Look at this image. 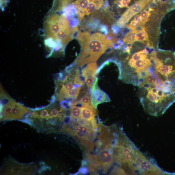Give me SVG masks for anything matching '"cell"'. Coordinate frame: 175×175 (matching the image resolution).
<instances>
[{
  "label": "cell",
  "mask_w": 175,
  "mask_h": 175,
  "mask_svg": "<svg viewBox=\"0 0 175 175\" xmlns=\"http://www.w3.org/2000/svg\"><path fill=\"white\" fill-rule=\"evenodd\" d=\"M134 38L135 41H139L144 43L149 41L148 34L145 31V29L136 33L135 35Z\"/></svg>",
  "instance_id": "cell-11"
},
{
  "label": "cell",
  "mask_w": 175,
  "mask_h": 175,
  "mask_svg": "<svg viewBox=\"0 0 175 175\" xmlns=\"http://www.w3.org/2000/svg\"><path fill=\"white\" fill-rule=\"evenodd\" d=\"M9 1V0H1V8L2 11L5 8Z\"/></svg>",
  "instance_id": "cell-17"
},
{
  "label": "cell",
  "mask_w": 175,
  "mask_h": 175,
  "mask_svg": "<svg viewBox=\"0 0 175 175\" xmlns=\"http://www.w3.org/2000/svg\"><path fill=\"white\" fill-rule=\"evenodd\" d=\"M45 44L50 52L47 57L53 56L73 39L78 29L73 28L70 21L63 13H48L43 23Z\"/></svg>",
  "instance_id": "cell-1"
},
{
  "label": "cell",
  "mask_w": 175,
  "mask_h": 175,
  "mask_svg": "<svg viewBox=\"0 0 175 175\" xmlns=\"http://www.w3.org/2000/svg\"><path fill=\"white\" fill-rule=\"evenodd\" d=\"M169 1V0H159V2L160 3L166 4Z\"/></svg>",
  "instance_id": "cell-21"
},
{
  "label": "cell",
  "mask_w": 175,
  "mask_h": 175,
  "mask_svg": "<svg viewBox=\"0 0 175 175\" xmlns=\"http://www.w3.org/2000/svg\"><path fill=\"white\" fill-rule=\"evenodd\" d=\"M133 20L137 22L139 24L142 21V19L141 18V16L139 15H137L135 16Z\"/></svg>",
  "instance_id": "cell-19"
},
{
  "label": "cell",
  "mask_w": 175,
  "mask_h": 175,
  "mask_svg": "<svg viewBox=\"0 0 175 175\" xmlns=\"http://www.w3.org/2000/svg\"><path fill=\"white\" fill-rule=\"evenodd\" d=\"M98 81V78L96 77L91 89L92 103L94 108L96 109L99 104L111 101L108 95L100 88Z\"/></svg>",
  "instance_id": "cell-5"
},
{
  "label": "cell",
  "mask_w": 175,
  "mask_h": 175,
  "mask_svg": "<svg viewBox=\"0 0 175 175\" xmlns=\"http://www.w3.org/2000/svg\"><path fill=\"white\" fill-rule=\"evenodd\" d=\"M99 30L101 32L103 33L105 35H107L108 33V26L106 25H101L99 28Z\"/></svg>",
  "instance_id": "cell-16"
},
{
  "label": "cell",
  "mask_w": 175,
  "mask_h": 175,
  "mask_svg": "<svg viewBox=\"0 0 175 175\" xmlns=\"http://www.w3.org/2000/svg\"><path fill=\"white\" fill-rule=\"evenodd\" d=\"M135 34L132 30L130 32L126 34L124 38L123 43L126 45L129 43L132 44L134 43L135 42L134 38Z\"/></svg>",
  "instance_id": "cell-13"
},
{
  "label": "cell",
  "mask_w": 175,
  "mask_h": 175,
  "mask_svg": "<svg viewBox=\"0 0 175 175\" xmlns=\"http://www.w3.org/2000/svg\"><path fill=\"white\" fill-rule=\"evenodd\" d=\"M79 102L82 106L87 107L88 108L92 109V110L97 111L96 109L94 108L92 105L90 91L89 90L87 92L84 96L80 99Z\"/></svg>",
  "instance_id": "cell-10"
},
{
  "label": "cell",
  "mask_w": 175,
  "mask_h": 175,
  "mask_svg": "<svg viewBox=\"0 0 175 175\" xmlns=\"http://www.w3.org/2000/svg\"><path fill=\"white\" fill-rule=\"evenodd\" d=\"M139 25V23L134 20L131 21L130 23L128 25H126V26L130 28L131 30H134L136 27Z\"/></svg>",
  "instance_id": "cell-15"
},
{
  "label": "cell",
  "mask_w": 175,
  "mask_h": 175,
  "mask_svg": "<svg viewBox=\"0 0 175 175\" xmlns=\"http://www.w3.org/2000/svg\"><path fill=\"white\" fill-rule=\"evenodd\" d=\"M104 4V0H91L85 9L77 15L79 21H81L84 17L100 9Z\"/></svg>",
  "instance_id": "cell-7"
},
{
  "label": "cell",
  "mask_w": 175,
  "mask_h": 175,
  "mask_svg": "<svg viewBox=\"0 0 175 175\" xmlns=\"http://www.w3.org/2000/svg\"><path fill=\"white\" fill-rule=\"evenodd\" d=\"M79 172L82 174H86L87 172V169L86 167H83L80 169Z\"/></svg>",
  "instance_id": "cell-20"
},
{
  "label": "cell",
  "mask_w": 175,
  "mask_h": 175,
  "mask_svg": "<svg viewBox=\"0 0 175 175\" xmlns=\"http://www.w3.org/2000/svg\"><path fill=\"white\" fill-rule=\"evenodd\" d=\"M97 154L95 156V163L99 169L106 171L113 163L114 160L113 146L97 145Z\"/></svg>",
  "instance_id": "cell-3"
},
{
  "label": "cell",
  "mask_w": 175,
  "mask_h": 175,
  "mask_svg": "<svg viewBox=\"0 0 175 175\" xmlns=\"http://www.w3.org/2000/svg\"><path fill=\"white\" fill-rule=\"evenodd\" d=\"M71 115L70 116L71 119H79L81 116V109L79 107L76 106H72L71 107Z\"/></svg>",
  "instance_id": "cell-12"
},
{
  "label": "cell",
  "mask_w": 175,
  "mask_h": 175,
  "mask_svg": "<svg viewBox=\"0 0 175 175\" xmlns=\"http://www.w3.org/2000/svg\"><path fill=\"white\" fill-rule=\"evenodd\" d=\"M80 108L81 111V118L82 120L85 122L97 125L95 118L97 111L84 106Z\"/></svg>",
  "instance_id": "cell-8"
},
{
  "label": "cell",
  "mask_w": 175,
  "mask_h": 175,
  "mask_svg": "<svg viewBox=\"0 0 175 175\" xmlns=\"http://www.w3.org/2000/svg\"><path fill=\"white\" fill-rule=\"evenodd\" d=\"M97 67L96 62H92L82 68L81 71V75L84 79L88 89L90 91L96 79Z\"/></svg>",
  "instance_id": "cell-6"
},
{
  "label": "cell",
  "mask_w": 175,
  "mask_h": 175,
  "mask_svg": "<svg viewBox=\"0 0 175 175\" xmlns=\"http://www.w3.org/2000/svg\"><path fill=\"white\" fill-rule=\"evenodd\" d=\"M152 0H139L129 8L122 16L116 23V25L122 28L130 19L142 11L146 5Z\"/></svg>",
  "instance_id": "cell-4"
},
{
  "label": "cell",
  "mask_w": 175,
  "mask_h": 175,
  "mask_svg": "<svg viewBox=\"0 0 175 175\" xmlns=\"http://www.w3.org/2000/svg\"><path fill=\"white\" fill-rule=\"evenodd\" d=\"M76 38L81 47V52L73 62L77 67L97 61L109 48L113 47L112 40L101 33L80 31Z\"/></svg>",
  "instance_id": "cell-2"
},
{
  "label": "cell",
  "mask_w": 175,
  "mask_h": 175,
  "mask_svg": "<svg viewBox=\"0 0 175 175\" xmlns=\"http://www.w3.org/2000/svg\"><path fill=\"white\" fill-rule=\"evenodd\" d=\"M131 0H116L114 1L115 4L120 8H129L128 5Z\"/></svg>",
  "instance_id": "cell-14"
},
{
  "label": "cell",
  "mask_w": 175,
  "mask_h": 175,
  "mask_svg": "<svg viewBox=\"0 0 175 175\" xmlns=\"http://www.w3.org/2000/svg\"><path fill=\"white\" fill-rule=\"evenodd\" d=\"M30 110V109L15 101L12 109V120H19Z\"/></svg>",
  "instance_id": "cell-9"
},
{
  "label": "cell",
  "mask_w": 175,
  "mask_h": 175,
  "mask_svg": "<svg viewBox=\"0 0 175 175\" xmlns=\"http://www.w3.org/2000/svg\"><path fill=\"white\" fill-rule=\"evenodd\" d=\"M121 29V28L119 27L116 24H115V25H113L112 28V29L113 30V33L115 34L118 33Z\"/></svg>",
  "instance_id": "cell-18"
}]
</instances>
